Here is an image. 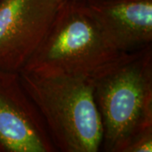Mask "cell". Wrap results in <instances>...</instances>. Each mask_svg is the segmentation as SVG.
Wrapping results in <instances>:
<instances>
[{
    "label": "cell",
    "mask_w": 152,
    "mask_h": 152,
    "mask_svg": "<svg viewBox=\"0 0 152 152\" xmlns=\"http://www.w3.org/2000/svg\"><path fill=\"white\" fill-rule=\"evenodd\" d=\"M92 84L102 124L101 151L129 152L152 134L151 46L126 53Z\"/></svg>",
    "instance_id": "1"
},
{
    "label": "cell",
    "mask_w": 152,
    "mask_h": 152,
    "mask_svg": "<svg viewBox=\"0 0 152 152\" xmlns=\"http://www.w3.org/2000/svg\"><path fill=\"white\" fill-rule=\"evenodd\" d=\"M125 54L109 43L84 0H64L42 42L21 70L93 80Z\"/></svg>",
    "instance_id": "2"
},
{
    "label": "cell",
    "mask_w": 152,
    "mask_h": 152,
    "mask_svg": "<svg viewBox=\"0 0 152 152\" xmlns=\"http://www.w3.org/2000/svg\"><path fill=\"white\" fill-rule=\"evenodd\" d=\"M19 74L25 90L43 118L57 151H101L102 124L92 80L42 77L25 70Z\"/></svg>",
    "instance_id": "3"
},
{
    "label": "cell",
    "mask_w": 152,
    "mask_h": 152,
    "mask_svg": "<svg viewBox=\"0 0 152 152\" xmlns=\"http://www.w3.org/2000/svg\"><path fill=\"white\" fill-rule=\"evenodd\" d=\"M63 1H0L1 70L24 69L42 42Z\"/></svg>",
    "instance_id": "4"
},
{
    "label": "cell",
    "mask_w": 152,
    "mask_h": 152,
    "mask_svg": "<svg viewBox=\"0 0 152 152\" xmlns=\"http://www.w3.org/2000/svg\"><path fill=\"white\" fill-rule=\"evenodd\" d=\"M0 152H57L19 72L0 69Z\"/></svg>",
    "instance_id": "5"
},
{
    "label": "cell",
    "mask_w": 152,
    "mask_h": 152,
    "mask_svg": "<svg viewBox=\"0 0 152 152\" xmlns=\"http://www.w3.org/2000/svg\"><path fill=\"white\" fill-rule=\"evenodd\" d=\"M108 42L120 53L152 44V0H84Z\"/></svg>",
    "instance_id": "6"
},
{
    "label": "cell",
    "mask_w": 152,
    "mask_h": 152,
    "mask_svg": "<svg viewBox=\"0 0 152 152\" xmlns=\"http://www.w3.org/2000/svg\"><path fill=\"white\" fill-rule=\"evenodd\" d=\"M0 1H1V0H0Z\"/></svg>",
    "instance_id": "7"
}]
</instances>
